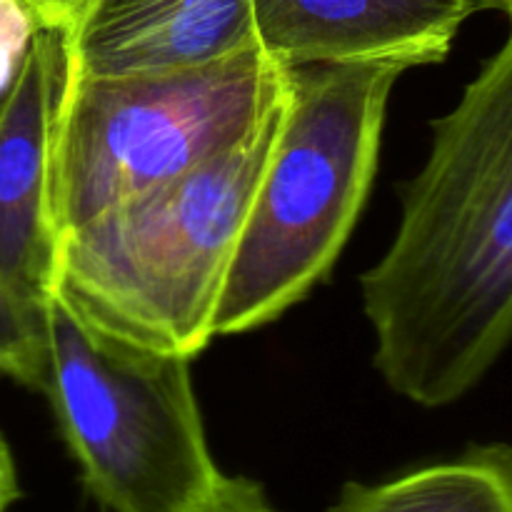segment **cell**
Masks as SVG:
<instances>
[{"label":"cell","instance_id":"cell-1","mask_svg":"<svg viewBox=\"0 0 512 512\" xmlns=\"http://www.w3.org/2000/svg\"><path fill=\"white\" fill-rule=\"evenodd\" d=\"M375 368L423 408L463 398L512 340V20L435 123L398 233L363 275Z\"/></svg>","mask_w":512,"mask_h":512},{"label":"cell","instance_id":"cell-4","mask_svg":"<svg viewBox=\"0 0 512 512\" xmlns=\"http://www.w3.org/2000/svg\"><path fill=\"white\" fill-rule=\"evenodd\" d=\"M45 385L85 485L110 512H188L223 473L210 455L190 358L100 328L53 285L40 303Z\"/></svg>","mask_w":512,"mask_h":512},{"label":"cell","instance_id":"cell-12","mask_svg":"<svg viewBox=\"0 0 512 512\" xmlns=\"http://www.w3.org/2000/svg\"><path fill=\"white\" fill-rule=\"evenodd\" d=\"M48 28L65 30L75 18L83 0H25Z\"/></svg>","mask_w":512,"mask_h":512},{"label":"cell","instance_id":"cell-3","mask_svg":"<svg viewBox=\"0 0 512 512\" xmlns=\"http://www.w3.org/2000/svg\"><path fill=\"white\" fill-rule=\"evenodd\" d=\"M393 63L285 70V108L235 243L213 335L280 318L338 260L378 168Z\"/></svg>","mask_w":512,"mask_h":512},{"label":"cell","instance_id":"cell-10","mask_svg":"<svg viewBox=\"0 0 512 512\" xmlns=\"http://www.w3.org/2000/svg\"><path fill=\"white\" fill-rule=\"evenodd\" d=\"M0 375L28 388L45 385L40 305L25 300L0 273Z\"/></svg>","mask_w":512,"mask_h":512},{"label":"cell","instance_id":"cell-7","mask_svg":"<svg viewBox=\"0 0 512 512\" xmlns=\"http://www.w3.org/2000/svg\"><path fill=\"white\" fill-rule=\"evenodd\" d=\"M258 48L298 65L438 63L475 0H250Z\"/></svg>","mask_w":512,"mask_h":512},{"label":"cell","instance_id":"cell-11","mask_svg":"<svg viewBox=\"0 0 512 512\" xmlns=\"http://www.w3.org/2000/svg\"><path fill=\"white\" fill-rule=\"evenodd\" d=\"M188 512H275L265 498L263 488L248 478H223L213 488V493L200 500Z\"/></svg>","mask_w":512,"mask_h":512},{"label":"cell","instance_id":"cell-13","mask_svg":"<svg viewBox=\"0 0 512 512\" xmlns=\"http://www.w3.org/2000/svg\"><path fill=\"white\" fill-rule=\"evenodd\" d=\"M20 498L18 473H15L13 455H10L8 443L0 435V512H8L10 505Z\"/></svg>","mask_w":512,"mask_h":512},{"label":"cell","instance_id":"cell-2","mask_svg":"<svg viewBox=\"0 0 512 512\" xmlns=\"http://www.w3.org/2000/svg\"><path fill=\"white\" fill-rule=\"evenodd\" d=\"M283 108L285 90L238 145L65 230L55 283L100 328L193 360L215 338L230 258Z\"/></svg>","mask_w":512,"mask_h":512},{"label":"cell","instance_id":"cell-5","mask_svg":"<svg viewBox=\"0 0 512 512\" xmlns=\"http://www.w3.org/2000/svg\"><path fill=\"white\" fill-rule=\"evenodd\" d=\"M285 90L260 48L168 73L65 78L55 133L60 235L238 145Z\"/></svg>","mask_w":512,"mask_h":512},{"label":"cell","instance_id":"cell-6","mask_svg":"<svg viewBox=\"0 0 512 512\" xmlns=\"http://www.w3.org/2000/svg\"><path fill=\"white\" fill-rule=\"evenodd\" d=\"M65 78V33L43 28L0 103V273L38 305L58 278L55 133Z\"/></svg>","mask_w":512,"mask_h":512},{"label":"cell","instance_id":"cell-14","mask_svg":"<svg viewBox=\"0 0 512 512\" xmlns=\"http://www.w3.org/2000/svg\"><path fill=\"white\" fill-rule=\"evenodd\" d=\"M485 5H490V8L503 10V13L512 20V0H485Z\"/></svg>","mask_w":512,"mask_h":512},{"label":"cell","instance_id":"cell-9","mask_svg":"<svg viewBox=\"0 0 512 512\" xmlns=\"http://www.w3.org/2000/svg\"><path fill=\"white\" fill-rule=\"evenodd\" d=\"M333 512H512V448L478 445L388 483H348Z\"/></svg>","mask_w":512,"mask_h":512},{"label":"cell","instance_id":"cell-8","mask_svg":"<svg viewBox=\"0 0 512 512\" xmlns=\"http://www.w3.org/2000/svg\"><path fill=\"white\" fill-rule=\"evenodd\" d=\"M63 33L68 80L168 73L258 48L250 0H83Z\"/></svg>","mask_w":512,"mask_h":512}]
</instances>
